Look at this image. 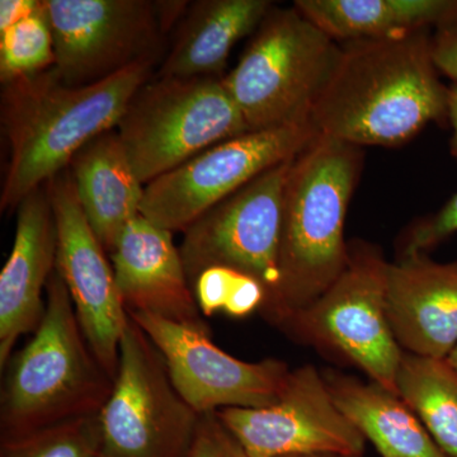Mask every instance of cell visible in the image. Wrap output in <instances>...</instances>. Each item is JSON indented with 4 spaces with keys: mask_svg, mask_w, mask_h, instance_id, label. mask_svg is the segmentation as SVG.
<instances>
[{
    "mask_svg": "<svg viewBox=\"0 0 457 457\" xmlns=\"http://www.w3.org/2000/svg\"><path fill=\"white\" fill-rule=\"evenodd\" d=\"M429 29L341 45L312 107L319 135L351 145H402L429 123H446L449 86L433 62Z\"/></svg>",
    "mask_w": 457,
    "mask_h": 457,
    "instance_id": "cell-1",
    "label": "cell"
},
{
    "mask_svg": "<svg viewBox=\"0 0 457 457\" xmlns=\"http://www.w3.org/2000/svg\"><path fill=\"white\" fill-rule=\"evenodd\" d=\"M155 60H144L86 87L62 82L55 69L3 84L2 126L9 161L0 195L2 212L13 209L55 179L96 137L112 131Z\"/></svg>",
    "mask_w": 457,
    "mask_h": 457,
    "instance_id": "cell-2",
    "label": "cell"
},
{
    "mask_svg": "<svg viewBox=\"0 0 457 457\" xmlns=\"http://www.w3.org/2000/svg\"><path fill=\"white\" fill-rule=\"evenodd\" d=\"M362 147L318 135L286 180L278 297L266 315L278 329L335 284L350 260L345 222L362 171Z\"/></svg>",
    "mask_w": 457,
    "mask_h": 457,
    "instance_id": "cell-3",
    "label": "cell"
},
{
    "mask_svg": "<svg viewBox=\"0 0 457 457\" xmlns=\"http://www.w3.org/2000/svg\"><path fill=\"white\" fill-rule=\"evenodd\" d=\"M2 371L0 440L98 414L112 392V376L89 347L57 270L41 323Z\"/></svg>",
    "mask_w": 457,
    "mask_h": 457,
    "instance_id": "cell-4",
    "label": "cell"
},
{
    "mask_svg": "<svg viewBox=\"0 0 457 457\" xmlns=\"http://www.w3.org/2000/svg\"><path fill=\"white\" fill-rule=\"evenodd\" d=\"M341 45L296 8L270 9L225 87L248 131L311 122Z\"/></svg>",
    "mask_w": 457,
    "mask_h": 457,
    "instance_id": "cell-5",
    "label": "cell"
},
{
    "mask_svg": "<svg viewBox=\"0 0 457 457\" xmlns=\"http://www.w3.org/2000/svg\"><path fill=\"white\" fill-rule=\"evenodd\" d=\"M116 129L144 186L248 132L224 77L156 78L137 90Z\"/></svg>",
    "mask_w": 457,
    "mask_h": 457,
    "instance_id": "cell-6",
    "label": "cell"
},
{
    "mask_svg": "<svg viewBox=\"0 0 457 457\" xmlns=\"http://www.w3.org/2000/svg\"><path fill=\"white\" fill-rule=\"evenodd\" d=\"M387 267L375 246L350 245L342 275L282 332L360 369L370 381L398 395L396 376L404 351L387 319Z\"/></svg>",
    "mask_w": 457,
    "mask_h": 457,
    "instance_id": "cell-7",
    "label": "cell"
},
{
    "mask_svg": "<svg viewBox=\"0 0 457 457\" xmlns=\"http://www.w3.org/2000/svg\"><path fill=\"white\" fill-rule=\"evenodd\" d=\"M200 418L171 383L161 352L128 314L112 392L99 411L102 457H188Z\"/></svg>",
    "mask_w": 457,
    "mask_h": 457,
    "instance_id": "cell-8",
    "label": "cell"
},
{
    "mask_svg": "<svg viewBox=\"0 0 457 457\" xmlns=\"http://www.w3.org/2000/svg\"><path fill=\"white\" fill-rule=\"evenodd\" d=\"M294 159L264 171L183 231L179 252L191 286L203 270L228 267L263 286V317L272 309L279 285L285 186Z\"/></svg>",
    "mask_w": 457,
    "mask_h": 457,
    "instance_id": "cell-9",
    "label": "cell"
},
{
    "mask_svg": "<svg viewBox=\"0 0 457 457\" xmlns=\"http://www.w3.org/2000/svg\"><path fill=\"white\" fill-rule=\"evenodd\" d=\"M312 122L248 131L216 144L145 186L140 215L174 233L262 173L296 158L318 137Z\"/></svg>",
    "mask_w": 457,
    "mask_h": 457,
    "instance_id": "cell-10",
    "label": "cell"
},
{
    "mask_svg": "<svg viewBox=\"0 0 457 457\" xmlns=\"http://www.w3.org/2000/svg\"><path fill=\"white\" fill-rule=\"evenodd\" d=\"M60 79L71 87L102 82L129 66L158 59L164 31L155 2L44 0Z\"/></svg>",
    "mask_w": 457,
    "mask_h": 457,
    "instance_id": "cell-11",
    "label": "cell"
},
{
    "mask_svg": "<svg viewBox=\"0 0 457 457\" xmlns=\"http://www.w3.org/2000/svg\"><path fill=\"white\" fill-rule=\"evenodd\" d=\"M128 314L154 343L177 392L200 416L225 408L270 407L284 392L291 371L282 361L246 362L219 348L210 329L149 312Z\"/></svg>",
    "mask_w": 457,
    "mask_h": 457,
    "instance_id": "cell-12",
    "label": "cell"
},
{
    "mask_svg": "<svg viewBox=\"0 0 457 457\" xmlns=\"http://www.w3.org/2000/svg\"><path fill=\"white\" fill-rule=\"evenodd\" d=\"M216 416L248 457L365 453L366 438L337 407L323 374L312 365L290 372L275 404L225 408Z\"/></svg>",
    "mask_w": 457,
    "mask_h": 457,
    "instance_id": "cell-13",
    "label": "cell"
},
{
    "mask_svg": "<svg viewBox=\"0 0 457 457\" xmlns=\"http://www.w3.org/2000/svg\"><path fill=\"white\" fill-rule=\"evenodd\" d=\"M46 188L55 215L57 272L68 287L89 347L114 380L128 312L112 263L84 215L71 171L51 179Z\"/></svg>",
    "mask_w": 457,
    "mask_h": 457,
    "instance_id": "cell-14",
    "label": "cell"
},
{
    "mask_svg": "<svg viewBox=\"0 0 457 457\" xmlns=\"http://www.w3.org/2000/svg\"><path fill=\"white\" fill-rule=\"evenodd\" d=\"M110 257L126 311L210 329L195 299L173 233L143 215L137 216L123 230Z\"/></svg>",
    "mask_w": 457,
    "mask_h": 457,
    "instance_id": "cell-15",
    "label": "cell"
},
{
    "mask_svg": "<svg viewBox=\"0 0 457 457\" xmlns=\"http://www.w3.org/2000/svg\"><path fill=\"white\" fill-rule=\"evenodd\" d=\"M57 231L47 188L17 206L13 246L0 273V369L21 337L37 329L45 312L42 293L56 270Z\"/></svg>",
    "mask_w": 457,
    "mask_h": 457,
    "instance_id": "cell-16",
    "label": "cell"
},
{
    "mask_svg": "<svg viewBox=\"0 0 457 457\" xmlns=\"http://www.w3.org/2000/svg\"><path fill=\"white\" fill-rule=\"evenodd\" d=\"M386 314L403 351L446 360L457 345V262L411 254L389 263Z\"/></svg>",
    "mask_w": 457,
    "mask_h": 457,
    "instance_id": "cell-17",
    "label": "cell"
},
{
    "mask_svg": "<svg viewBox=\"0 0 457 457\" xmlns=\"http://www.w3.org/2000/svg\"><path fill=\"white\" fill-rule=\"evenodd\" d=\"M69 167L84 215L110 254L126 227L140 215L145 186L113 130L87 144Z\"/></svg>",
    "mask_w": 457,
    "mask_h": 457,
    "instance_id": "cell-18",
    "label": "cell"
},
{
    "mask_svg": "<svg viewBox=\"0 0 457 457\" xmlns=\"http://www.w3.org/2000/svg\"><path fill=\"white\" fill-rule=\"evenodd\" d=\"M270 0H200L189 5L158 78L221 77L231 50L257 31Z\"/></svg>",
    "mask_w": 457,
    "mask_h": 457,
    "instance_id": "cell-19",
    "label": "cell"
},
{
    "mask_svg": "<svg viewBox=\"0 0 457 457\" xmlns=\"http://www.w3.org/2000/svg\"><path fill=\"white\" fill-rule=\"evenodd\" d=\"M330 395L381 457H447L399 395L354 376L324 372Z\"/></svg>",
    "mask_w": 457,
    "mask_h": 457,
    "instance_id": "cell-20",
    "label": "cell"
},
{
    "mask_svg": "<svg viewBox=\"0 0 457 457\" xmlns=\"http://www.w3.org/2000/svg\"><path fill=\"white\" fill-rule=\"evenodd\" d=\"M294 7L343 42L436 31L457 22V0H296Z\"/></svg>",
    "mask_w": 457,
    "mask_h": 457,
    "instance_id": "cell-21",
    "label": "cell"
},
{
    "mask_svg": "<svg viewBox=\"0 0 457 457\" xmlns=\"http://www.w3.org/2000/svg\"><path fill=\"white\" fill-rule=\"evenodd\" d=\"M396 393L447 457H457V371L446 360L404 352Z\"/></svg>",
    "mask_w": 457,
    "mask_h": 457,
    "instance_id": "cell-22",
    "label": "cell"
},
{
    "mask_svg": "<svg viewBox=\"0 0 457 457\" xmlns=\"http://www.w3.org/2000/svg\"><path fill=\"white\" fill-rule=\"evenodd\" d=\"M55 65L54 36L44 0L31 14L0 32V80L32 77Z\"/></svg>",
    "mask_w": 457,
    "mask_h": 457,
    "instance_id": "cell-23",
    "label": "cell"
},
{
    "mask_svg": "<svg viewBox=\"0 0 457 457\" xmlns=\"http://www.w3.org/2000/svg\"><path fill=\"white\" fill-rule=\"evenodd\" d=\"M0 457H102L99 413L0 440Z\"/></svg>",
    "mask_w": 457,
    "mask_h": 457,
    "instance_id": "cell-24",
    "label": "cell"
},
{
    "mask_svg": "<svg viewBox=\"0 0 457 457\" xmlns=\"http://www.w3.org/2000/svg\"><path fill=\"white\" fill-rule=\"evenodd\" d=\"M192 290L204 317L221 312L231 318H245L261 312L267 300L266 290L257 279L228 267L203 270Z\"/></svg>",
    "mask_w": 457,
    "mask_h": 457,
    "instance_id": "cell-25",
    "label": "cell"
},
{
    "mask_svg": "<svg viewBox=\"0 0 457 457\" xmlns=\"http://www.w3.org/2000/svg\"><path fill=\"white\" fill-rule=\"evenodd\" d=\"M457 233V191L437 212L417 221L404 236L402 257L426 254L427 251Z\"/></svg>",
    "mask_w": 457,
    "mask_h": 457,
    "instance_id": "cell-26",
    "label": "cell"
},
{
    "mask_svg": "<svg viewBox=\"0 0 457 457\" xmlns=\"http://www.w3.org/2000/svg\"><path fill=\"white\" fill-rule=\"evenodd\" d=\"M188 457H248L216 413L203 414Z\"/></svg>",
    "mask_w": 457,
    "mask_h": 457,
    "instance_id": "cell-27",
    "label": "cell"
},
{
    "mask_svg": "<svg viewBox=\"0 0 457 457\" xmlns=\"http://www.w3.org/2000/svg\"><path fill=\"white\" fill-rule=\"evenodd\" d=\"M431 53L438 73L457 83V22L433 31Z\"/></svg>",
    "mask_w": 457,
    "mask_h": 457,
    "instance_id": "cell-28",
    "label": "cell"
},
{
    "mask_svg": "<svg viewBox=\"0 0 457 457\" xmlns=\"http://www.w3.org/2000/svg\"><path fill=\"white\" fill-rule=\"evenodd\" d=\"M41 0H2L0 2V32L5 31L38 8Z\"/></svg>",
    "mask_w": 457,
    "mask_h": 457,
    "instance_id": "cell-29",
    "label": "cell"
},
{
    "mask_svg": "<svg viewBox=\"0 0 457 457\" xmlns=\"http://www.w3.org/2000/svg\"><path fill=\"white\" fill-rule=\"evenodd\" d=\"M447 120L453 135H451L450 150L451 154L457 162V83H453L449 86V96H447Z\"/></svg>",
    "mask_w": 457,
    "mask_h": 457,
    "instance_id": "cell-30",
    "label": "cell"
},
{
    "mask_svg": "<svg viewBox=\"0 0 457 457\" xmlns=\"http://www.w3.org/2000/svg\"><path fill=\"white\" fill-rule=\"evenodd\" d=\"M282 457H365L361 455H345V453H299V455H288Z\"/></svg>",
    "mask_w": 457,
    "mask_h": 457,
    "instance_id": "cell-31",
    "label": "cell"
},
{
    "mask_svg": "<svg viewBox=\"0 0 457 457\" xmlns=\"http://www.w3.org/2000/svg\"><path fill=\"white\" fill-rule=\"evenodd\" d=\"M446 361L457 371V345H455V348H453V350L451 351V353L449 354V356H447Z\"/></svg>",
    "mask_w": 457,
    "mask_h": 457,
    "instance_id": "cell-32",
    "label": "cell"
}]
</instances>
